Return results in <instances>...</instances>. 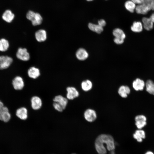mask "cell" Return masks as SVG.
<instances>
[{
    "instance_id": "1",
    "label": "cell",
    "mask_w": 154,
    "mask_h": 154,
    "mask_svg": "<svg viewBox=\"0 0 154 154\" xmlns=\"http://www.w3.org/2000/svg\"><path fill=\"white\" fill-rule=\"evenodd\" d=\"M106 145L108 150L113 151L115 148L114 140L113 137L108 134H102L96 138L95 146L96 151L99 154H106L107 150L104 146Z\"/></svg>"
},
{
    "instance_id": "2",
    "label": "cell",
    "mask_w": 154,
    "mask_h": 154,
    "mask_svg": "<svg viewBox=\"0 0 154 154\" xmlns=\"http://www.w3.org/2000/svg\"><path fill=\"white\" fill-rule=\"evenodd\" d=\"M154 0H144L136 7L135 11L138 14L145 15L152 9Z\"/></svg>"
},
{
    "instance_id": "3",
    "label": "cell",
    "mask_w": 154,
    "mask_h": 154,
    "mask_svg": "<svg viewBox=\"0 0 154 154\" xmlns=\"http://www.w3.org/2000/svg\"><path fill=\"white\" fill-rule=\"evenodd\" d=\"M11 117L8 108L4 106L3 102L0 100V119L7 122L10 120Z\"/></svg>"
},
{
    "instance_id": "4",
    "label": "cell",
    "mask_w": 154,
    "mask_h": 154,
    "mask_svg": "<svg viewBox=\"0 0 154 154\" xmlns=\"http://www.w3.org/2000/svg\"><path fill=\"white\" fill-rule=\"evenodd\" d=\"M13 61V59L8 56H0V70H4L8 68Z\"/></svg>"
},
{
    "instance_id": "5",
    "label": "cell",
    "mask_w": 154,
    "mask_h": 154,
    "mask_svg": "<svg viewBox=\"0 0 154 154\" xmlns=\"http://www.w3.org/2000/svg\"><path fill=\"white\" fill-rule=\"evenodd\" d=\"M17 58L23 61H27L29 60L30 56L27 49L21 47L18 48L16 53Z\"/></svg>"
},
{
    "instance_id": "6",
    "label": "cell",
    "mask_w": 154,
    "mask_h": 154,
    "mask_svg": "<svg viewBox=\"0 0 154 154\" xmlns=\"http://www.w3.org/2000/svg\"><path fill=\"white\" fill-rule=\"evenodd\" d=\"M84 116L87 121L89 122H92L96 119L97 114L95 110L92 109H88L85 111Z\"/></svg>"
},
{
    "instance_id": "7",
    "label": "cell",
    "mask_w": 154,
    "mask_h": 154,
    "mask_svg": "<svg viewBox=\"0 0 154 154\" xmlns=\"http://www.w3.org/2000/svg\"><path fill=\"white\" fill-rule=\"evenodd\" d=\"M14 88L17 90L22 89L24 87V83L23 78L21 76H17L15 77L12 82Z\"/></svg>"
},
{
    "instance_id": "8",
    "label": "cell",
    "mask_w": 154,
    "mask_h": 154,
    "mask_svg": "<svg viewBox=\"0 0 154 154\" xmlns=\"http://www.w3.org/2000/svg\"><path fill=\"white\" fill-rule=\"evenodd\" d=\"M66 90L67 92L66 98L68 100H73L79 96V92L74 87H68L67 88Z\"/></svg>"
},
{
    "instance_id": "9",
    "label": "cell",
    "mask_w": 154,
    "mask_h": 154,
    "mask_svg": "<svg viewBox=\"0 0 154 154\" xmlns=\"http://www.w3.org/2000/svg\"><path fill=\"white\" fill-rule=\"evenodd\" d=\"M31 106L34 110H37L40 109L42 105V102L41 98L38 96H35L31 99Z\"/></svg>"
},
{
    "instance_id": "10",
    "label": "cell",
    "mask_w": 154,
    "mask_h": 154,
    "mask_svg": "<svg viewBox=\"0 0 154 154\" xmlns=\"http://www.w3.org/2000/svg\"><path fill=\"white\" fill-rule=\"evenodd\" d=\"M146 118L143 115H139L135 117V124L137 128L140 129L144 127L146 124Z\"/></svg>"
},
{
    "instance_id": "11",
    "label": "cell",
    "mask_w": 154,
    "mask_h": 154,
    "mask_svg": "<svg viewBox=\"0 0 154 154\" xmlns=\"http://www.w3.org/2000/svg\"><path fill=\"white\" fill-rule=\"evenodd\" d=\"M54 102H56L60 104L65 109L68 103V99L61 95L55 96L53 99Z\"/></svg>"
},
{
    "instance_id": "12",
    "label": "cell",
    "mask_w": 154,
    "mask_h": 154,
    "mask_svg": "<svg viewBox=\"0 0 154 154\" xmlns=\"http://www.w3.org/2000/svg\"><path fill=\"white\" fill-rule=\"evenodd\" d=\"M46 31L43 29H40L37 31L35 33V37L36 40L39 42L45 41L47 38Z\"/></svg>"
},
{
    "instance_id": "13",
    "label": "cell",
    "mask_w": 154,
    "mask_h": 154,
    "mask_svg": "<svg viewBox=\"0 0 154 154\" xmlns=\"http://www.w3.org/2000/svg\"><path fill=\"white\" fill-rule=\"evenodd\" d=\"M144 82L142 80L137 78L134 80L132 84L133 88L136 91L142 90L145 86Z\"/></svg>"
},
{
    "instance_id": "14",
    "label": "cell",
    "mask_w": 154,
    "mask_h": 154,
    "mask_svg": "<svg viewBox=\"0 0 154 154\" xmlns=\"http://www.w3.org/2000/svg\"><path fill=\"white\" fill-rule=\"evenodd\" d=\"M76 56L78 60H84L88 58V54L84 49L80 48L76 51Z\"/></svg>"
},
{
    "instance_id": "15",
    "label": "cell",
    "mask_w": 154,
    "mask_h": 154,
    "mask_svg": "<svg viewBox=\"0 0 154 154\" xmlns=\"http://www.w3.org/2000/svg\"><path fill=\"white\" fill-rule=\"evenodd\" d=\"M142 22L143 26L146 30L150 31L153 28V23L150 17H143L142 19Z\"/></svg>"
},
{
    "instance_id": "16",
    "label": "cell",
    "mask_w": 154,
    "mask_h": 154,
    "mask_svg": "<svg viewBox=\"0 0 154 154\" xmlns=\"http://www.w3.org/2000/svg\"><path fill=\"white\" fill-rule=\"evenodd\" d=\"M16 115L20 119L25 120L28 117V112L27 109L25 107H22L18 109L16 111Z\"/></svg>"
},
{
    "instance_id": "17",
    "label": "cell",
    "mask_w": 154,
    "mask_h": 154,
    "mask_svg": "<svg viewBox=\"0 0 154 154\" xmlns=\"http://www.w3.org/2000/svg\"><path fill=\"white\" fill-rule=\"evenodd\" d=\"M28 74L29 77L35 79L37 78L40 74L39 70L34 67H32L28 70Z\"/></svg>"
},
{
    "instance_id": "18",
    "label": "cell",
    "mask_w": 154,
    "mask_h": 154,
    "mask_svg": "<svg viewBox=\"0 0 154 154\" xmlns=\"http://www.w3.org/2000/svg\"><path fill=\"white\" fill-rule=\"evenodd\" d=\"M130 92L129 87L126 86H122L120 87L118 90V93L119 95L123 98H126L127 95Z\"/></svg>"
},
{
    "instance_id": "19",
    "label": "cell",
    "mask_w": 154,
    "mask_h": 154,
    "mask_svg": "<svg viewBox=\"0 0 154 154\" xmlns=\"http://www.w3.org/2000/svg\"><path fill=\"white\" fill-rule=\"evenodd\" d=\"M133 136L134 138L139 142H141L143 139L145 138V137L144 131L141 129L136 130Z\"/></svg>"
},
{
    "instance_id": "20",
    "label": "cell",
    "mask_w": 154,
    "mask_h": 154,
    "mask_svg": "<svg viewBox=\"0 0 154 154\" xmlns=\"http://www.w3.org/2000/svg\"><path fill=\"white\" fill-rule=\"evenodd\" d=\"M131 30L134 32L139 33L142 31L143 26L142 23L139 21H135L131 27Z\"/></svg>"
},
{
    "instance_id": "21",
    "label": "cell",
    "mask_w": 154,
    "mask_h": 154,
    "mask_svg": "<svg viewBox=\"0 0 154 154\" xmlns=\"http://www.w3.org/2000/svg\"><path fill=\"white\" fill-rule=\"evenodd\" d=\"M9 46L8 40L5 38L0 39V51L4 52L7 51Z\"/></svg>"
},
{
    "instance_id": "22",
    "label": "cell",
    "mask_w": 154,
    "mask_h": 154,
    "mask_svg": "<svg viewBox=\"0 0 154 154\" xmlns=\"http://www.w3.org/2000/svg\"><path fill=\"white\" fill-rule=\"evenodd\" d=\"M14 14L9 10H7L3 13L2 15L3 19L8 23H10L13 19Z\"/></svg>"
},
{
    "instance_id": "23",
    "label": "cell",
    "mask_w": 154,
    "mask_h": 154,
    "mask_svg": "<svg viewBox=\"0 0 154 154\" xmlns=\"http://www.w3.org/2000/svg\"><path fill=\"white\" fill-rule=\"evenodd\" d=\"M88 26V28L90 30L98 34L101 33L103 31V27L100 26L98 24L89 23Z\"/></svg>"
},
{
    "instance_id": "24",
    "label": "cell",
    "mask_w": 154,
    "mask_h": 154,
    "mask_svg": "<svg viewBox=\"0 0 154 154\" xmlns=\"http://www.w3.org/2000/svg\"><path fill=\"white\" fill-rule=\"evenodd\" d=\"M124 5L126 9L131 13L134 12L136 8V4L131 0L126 1Z\"/></svg>"
},
{
    "instance_id": "25",
    "label": "cell",
    "mask_w": 154,
    "mask_h": 154,
    "mask_svg": "<svg viewBox=\"0 0 154 154\" xmlns=\"http://www.w3.org/2000/svg\"><path fill=\"white\" fill-rule=\"evenodd\" d=\"M113 34L116 38L124 39L126 37L125 33L121 29L117 28L114 29L113 31Z\"/></svg>"
},
{
    "instance_id": "26",
    "label": "cell",
    "mask_w": 154,
    "mask_h": 154,
    "mask_svg": "<svg viewBox=\"0 0 154 154\" xmlns=\"http://www.w3.org/2000/svg\"><path fill=\"white\" fill-rule=\"evenodd\" d=\"M92 83L89 80L84 81L81 84L82 88L84 91L86 92L92 89Z\"/></svg>"
},
{
    "instance_id": "27",
    "label": "cell",
    "mask_w": 154,
    "mask_h": 154,
    "mask_svg": "<svg viewBox=\"0 0 154 154\" xmlns=\"http://www.w3.org/2000/svg\"><path fill=\"white\" fill-rule=\"evenodd\" d=\"M146 91L149 94L154 95V83L151 80H147L145 84Z\"/></svg>"
},
{
    "instance_id": "28",
    "label": "cell",
    "mask_w": 154,
    "mask_h": 154,
    "mask_svg": "<svg viewBox=\"0 0 154 154\" xmlns=\"http://www.w3.org/2000/svg\"><path fill=\"white\" fill-rule=\"evenodd\" d=\"M42 21V18L40 15L36 13L35 16L31 21L32 25L34 26L39 25L41 24Z\"/></svg>"
},
{
    "instance_id": "29",
    "label": "cell",
    "mask_w": 154,
    "mask_h": 154,
    "mask_svg": "<svg viewBox=\"0 0 154 154\" xmlns=\"http://www.w3.org/2000/svg\"><path fill=\"white\" fill-rule=\"evenodd\" d=\"M35 13L32 11H29L26 15V17L27 19L31 21L34 18Z\"/></svg>"
},
{
    "instance_id": "30",
    "label": "cell",
    "mask_w": 154,
    "mask_h": 154,
    "mask_svg": "<svg viewBox=\"0 0 154 154\" xmlns=\"http://www.w3.org/2000/svg\"><path fill=\"white\" fill-rule=\"evenodd\" d=\"M53 106L55 109L59 112H62L64 110L63 107L57 102H54Z\"/></svg>"
},
{
    "instance_id": "31",
    "label": "cell",
    "mask_w": 154,
    "mask_h": 154,
    "mask_svg": "<svg viewBox=\"0 0 154 154\" xmlns=\"http://www.w3.org/2000/svg\"><path fill=\"white\" fill-rule=\"evenodd\" d=\"M124 41V39L115 37L114 39V41L116 44H121L123 43Z\"/></svg>"
},
{
    "instance_id": "32",
    "label": "cell",
    "mask_w": 154,
    "mask_h": 154,
    "mask_svg": "<svg viewBox=\"0 0 154 154\" xmlns=\"http://www.w3.org/2000/svg\"><path fill=\"white\" fill-rule=\"evenodd\" d=\"M106 21L103 19H101L98 21V24L103 27L106 25Z\"/></svg>"
},
{
    "instance_id": "33",
    "label": "cell",
    "mask_w": 154,
    "mask_h": 154,
    "mask_svg": "<svg viewBox=\"0 0 154 154\" xmlns=\"http://www.w3.org/2000/svg\"><path fill=\"white\" fill-rule=\"evenodd\" d=\"M133 1L135 4L139 5L144 0H131Z\"/></svg>"
},
{
    "instance_id": "34",
    "label": "cell",
    "mask_w": 154,
    "mask_h": 154,
    "mask_svg": "<svg viewBox=\"0 0 154 154\" xmlns=\"http://www.w3.org/2000/svg\"><path fill=\"white\" fill-rule=\"evenodd\" d=\"M152 22L154 23V13H153L149 17Z\"/></svg>"
},
{
    "instance_id": "35",
    "label": "cell",
    "mask_w": 154,
    "mask_h": 154,
    "mask_svg": "<svg viewBox=\"0 0 154 154\" xmlns=\"http://www.w3.org/2000/svg\"><path fill=\"white\" fill-rule=\"evenodd\" d=\"M145 154H154V153L151 151H148L146 152Z\"/></svg>"
},
{
    "instance_id": "36",
    "label": "cell",
    "mask_w": 154,
    "mask_h": 154,
    "mask_svg": "<svg viewBox=\"0 0 154 154\" xmlns=\"http://www.w3.org/2000/svg\"><path fill=\"white\" fill-rule=\"evenodd\" d=\"M110 154H115V153H114V151H111V153H110Z\"/></svg>"
},
{
    "instance_id": "37",
    "label": "cell",
    "mask_w": 154,
    "mask_h": 154,
    "mask_svg": "<svg viewBox=\"0 0 154 154\" xmlns=\"http://www.w3.org/2000/svg\"><path fill=\"white\" fill-rule=\"evenodd\" d=\"M152 10H153V11H154V3H153V5L152 9Z\"/></svg>"
},
{
    "instance_id": "38",
    "label": "cell",
    "mask_w": 154,
    "mask_h": 154,
    "mask_svg": "<svg viewBox=\"0 0 154 154\" xmlns=\"http://www.w3.org/2000/svg\"><path fill=\"white\" fill-rule=\"evenodd\" d=\"M87 0L88 1H93V0Z\"/></svg>"
},
{
    "instance_id": "39",
    "label": "cell",
    "mask_w": 154,
    "mask_h": 154,
    "mask_svg": "<svg viewBox=\"0 0 154 154\" xmlns=\"http://www.w3.org/2000/svg\"></svg>"
}]
</instances>
